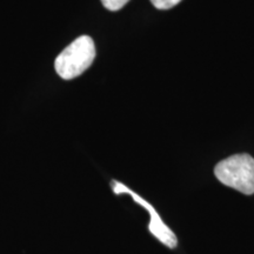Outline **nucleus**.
Wrapping results in <instances>:
<instances>
[{"mask_svg":"<svg viewBox=\"0 0 254 254\" xmlns=\"http://www.w3.org/2000/svg\"><path fill=\"white\" fill-rule=\"evenodd\" d=\"M95 45L91 37L81 36L72 41L57 57L55 68L60 78L71 80L81 75L93 64Z\"/></svg>","mask_w":254,"mask_h":254,"instance_id":"1","label":"nucleus"},{"mask_svg":"<svg viewBox=\"0 0 254 254\" xmlns=\"http://www.w3.org/2000/svg\"><path fill=\"white\" fill-rule=\"evenodd\" d=\"M103 5L110 11H119L123 8L129 0H100Z\"/></svg>","mask_w":254,"mask_h":254,"instance_id":"4","label":"nucleus"},{"mask_svg":"<svg viewBox=\"0 0 254 254\" xmlns=\"http://www.w3.org/2000/svg\"><path fill=\"white\" fill-rule=\"evenodd\" d=\"M182 0H151L155 8L158 9H170L179 4Z\"/></svg>","mask_w":254,"mask_h":254,"instance_id":"5","label":"nucleus"},{"mask_svg":"<svg viewBox=\"0 0 254 254\" xmlns=\"http://www.w3.org/2000/svg\"><path fill=\"white\" fill-rule=\"evenodd\" d=\"M214 174L219 182L246 195L254 194V158L234 154L217 164Z\"/></svg>","mask_w":254,"mask_h":254,"instance_id":"2","label":"nucleus"},{"mask_svg":"<svg viewBox=\"0 0 254 254\" xmlns=\"http://www.w3.org/2000/svg\"><path fill=\"white\" fill-rule=\"evenodd\" d=\"M113 184H114L113 190L117 194H120V193H127V194L132 195V198L134 199L139 205H141L142 207L147 209L151 218L150 225H148V230H150L151 233L153 234L159 241H161L165 246H167L168 249H176L178 245V239L176 234H174L173 231L163 221V219H161L160 215L157 213V211L153 208V206L148 204L147 201H145L141 196H139L138 194H135L134 192H132L131 190L127 189L126 186H124L123 184H119L117 182H114Z\"/></svg>","mask_w":254,"mask_h":254,"instance_id":"3","label":"nucleus"}]
</instances>
